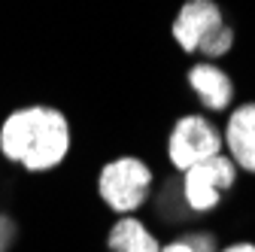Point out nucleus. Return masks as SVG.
Segmentation results:
<instances>
[{"instance_id":"1","label":"nucleus","mask_w":255,"mask_h":252,"mask_svg":"<svg viewBox=\"0 0 255 252\" xmlns=\"http://www.w3.org/2000/svg\"><path fill=\"white\" fill-rule=\"evenodd\" d=\"M0 152L30 173L55 170L70 152V122L55 107H21L0 125Z\"/></svg>"},{"instance_id":"10","label":"nucleus","mask_w":255,"mask_h":252,"mask_svg":"<svg viewBox=\"0 0 255 252\" xmlns=\"http://www.w3.org/2000/svg\"><path fill=\"white\" fill-rule=\"evenodd\" d=\"M12 240H15V225L12 219L0 213V252H9L12 249Z\"/></svg>"},{"instance_id":"11","label":"nucleus","mask_w":255,"mask_h":252,"mask_svg":"<svg viewBox=\"0 0 255 252\" xmlns=\"http://www.w3.org/2000/svg\"><path fill=\"white\" fill-rule=\"evenodd\" d=\"M161 252H195V249H191V243L182 234H176V237H170V240L161 243Z\"/></svg>"},{"instance_id":"6","label":"nucleus","mask_w":255,"mask_h":252,"mask_svg":"<svg viewBox=\"0 0 255 252\" xmlns=\"http://www.w3.org/2000/svg\"><path fill=\"white\" fill-rule=\"evenodd\" d=\"M185 85L207 113H213V116L231 113L237 88H234L231 73L222 70L219 64H213V61H198V64H191L185 70Z\"/></svg>"},{"instance_id":"12","label":"nucleus","mask_w":255,"mask_h":252,"mask_svg":"<svg viewBox=\"0 0 255 252\" xmlns=\"http://www.w3.org/2000/svg\"><path fill=\"white\" fill-rule=\"evenodd\" d=\"M219 252H255V243L252 240H234V243H225Z\"/></svg>"},{"instance_id":"2","label":"nucleus","mask_w":255,"mask_h":252,"mask_svg":"<svg viewBox=\"0 0 255 252\" xmlns=\"http://www.w3.org/2000/svg\"><path fill=\"white\" fill-rule=\"evenodd\" d=\"M170 37L185 55H204V61H219L234 49V27L216 0H185L173 15Z\"/></svg>"},{"instance_id":"5","label":"nucleus","mask_w":255,"mask_h":252,"mask_svg":"<svg viewBox=\"0 0 255 252\" xmlns=\"http://www.w3.org/2000/svg\"><path fill=\"white\" fill-rule=\"evenodd\" d=\"M237 164L231 161L228 152H219L207 161H198L195 167H188L179 173V182H182V195H185V204L195 216H204V213H213L222 207V198L225 192L237 185Z\"/></svg>"},{"instance_id":"3","label":"nucleus","mask_w":255,"mask_h":252,"mask_svg":"<svg viewBox=\"0 0 255 252\" xmlns=\"http://www.w3.org/2000/svg\"><path fill=\"white\" fill-rule=\"evenodd\" d=\"M152 192H155V170L137 155L113 158L98 173V195L116 216L140 213L149 204Z\"/></svg>"},{"instance_id":"9","label":"nucleus","mask_w":255,"mask_h":252,"mask_svg":"<svg viewBox=\"0 0 255 252\" xmlns=\"http://www.w3.org/2000/svg\"><path fill=\"white\" fill-rule=\"evenodd\" d=\"M149 204H152L155 219H161L164 225H173V228L185 225L188 219H195V213H191V210H188V204H185V195H182V182H179V176H176V179H164V185L158 188V192H152Z\"/></svg>"},{"instance_id":"4","label":"nucleus","mask_w":255,"mask_h":252,"mask_svg":"<svg viewBox=\"0 0 255 252\" xmlns=\"http://www.w3.org/2000/svg\"><path fill=\"white\" fill-rule=\"evenodd\" d=\"M219 152H225V137L213 119H207L204 113H185L173 122L167 134V164L176 173L213 158Z\"/></svg>"},{"instance_id":"7","label":"nucleus","mask_w":255,"mask_h":252,"mask_svg":"<svg viewBox=\"0 0 255 252\" xmlns=\"http://www.w3.org/2000/svg\"><path fill=\"white\" fill-rule=\"evenodd\" d=\"M222 137L237 170L255 176V101H243L228 113Z\"/></svg>"},{"instance_id":"8","label":"nucleus","mask_w":255,"mask_h":252,"mask_svg":"<svg viewBox=\"0 0 255 252\" xmlns=\"http://www.w3.org/2000/svg\"><path fill=\"white\" fill-rule=\"evenodd\" d=\"M161 237H158L143 219L134 216H116L107 234V249L110 252H161Z\"/></svg>"}]
</instances>
